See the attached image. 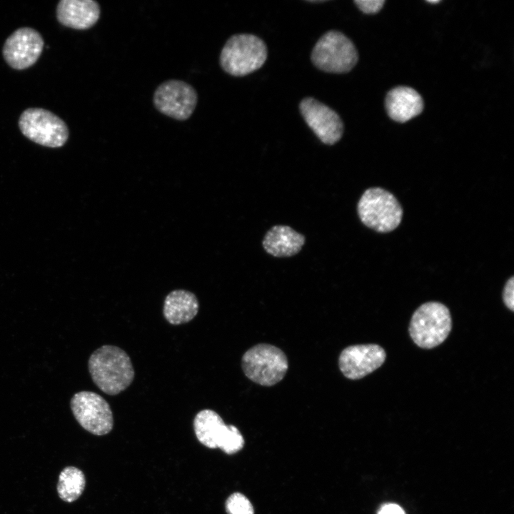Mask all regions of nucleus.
<instances>
[{"label": "nucleus", "instance_id": "f257e3e1", "mask_svg": "<svg viewBox=\"0 0 514 514\" xmlns=\"http://www.w3.org/2000/svg\"><path fill=\"white\" fill-rule=\"evenodd\" d=\"M88 366L95 385L110 395L125 390L134 378L130 357L116 346L104 345L95 350L89 357Z\"/></svg>", "mask_w": 514, "mask_h": 514}, {"label": "nucleus", "instance_id": "f03ea898", "mask_svg": "<svg viewBox=\"0 0 514 514\" xmlns=\"http://www.w3.org/2000/svg\"><path fill=\"white\" fill-rule=\"evenodd\" d=\"M266 59L267 47L262 39L241 34L227 40L220 55V64L226 73L243 76L260 69Z\"/></svg>", "mask_w": 514, "mask_h": 514}, {"label": "nucleus", "instance_id": "7ed1b4c3", "mask_svg": "<svg viewBox=\"0 0 514 514\" xmlns=\"http://www.w3.org/2000/svg\"><path fill=\"white\" fill-rule=\"evenodd\" d=\"M357 210L361 222L380 233L395 229L403 217V209L396 198L378 187L364 191L358 201Z\"/></svg>", "mask_w": 514, "mask_h": 514}, {"label": "nucleus", "instance_id": "20e7f679", "mask_svg": "<svg viewBox=\"0 0 514 514\" xmlns=\"http://www.w3.org/2000/svg\"><path fill=\"white\" fill-rule=\"evenodd\" d=\"M451 328V316L448 308L439 302H427L413 313L409 333L418 346L432 348L447 338Z\"/></svg>", "mask_w": 514, "mask_h": 514}, {"label": "nucleus", "instance_id": "39448f33", "mask_svg": "<svg viewBox=\"0 0 514 514\" xmlns=\"http://www.w3.org/2000/svg\"><path fill=\"white\" fill-rule=\"evenodd\" d=\"M241 368L251 381L263 386H272L284 378L288 362L286 354L279 348L259 343L243 355Z\"/></svg>", "mask_w": 514, "mask_h": 514}, {"label": "nucleus", "instance_id": "423d86ee", "mask_svg": "<svg viewBox=\"0 0 514 514\" xmlns=\"http://www.w3.org/2000/svg\"><path fill=\"white\" fill-rule=\"evenodd\" d=\"M358 54L353 43L343 33L331 30L316 42L311 61L318 69L335 74L347 73L357 64Z\"/></svg>", "mask_w": 514, "mask_h": 514}, {"label": "nucleus", "instance_id": "0eeeda50", "mask_svg": "<svg viewBox=\"0 0 514 514\" xmlns=\"http://www.w3.org/2000/svg\"><path fill=\"white\" fill-rule=\"evenodd\" d=\"M19 127L27 138L49 148L65 144L69 132L66 124L57 115L42 108H29L22 112Z\"/></svg>", "mask_w": 514, "mask_h": 514}, {"label": "nucleus", "instance_id": "6e6552de", "mask_svg": "<svg viewBox=\"0 0 514 514\" xmlns=\"http://www.w3.org/2000/svg\"><path fill=\"white\" fill-rule=\"evenodd\" d=\"M73 415L79 425L88 432L103 435L114 426L111 408L108 402L95 392L83 390L76 393L71 399Z\"/></svg>", "mask_w": 514, "mask_h": 514}, {"label": "nucleus", "instance_id": "1a4fd4ad", "mask_svg": "<svg viewBox=\"0 0 514 514\" xmlns=\"http://www.w3.org/2000/svg\"><path fill=\"white\" fill-rule=\"evenodd\" d=\"M198 95L185 81L168 80L161 84L153 94V104L163 114L174 119H188L195 110Z\"/></svg>", "mask_w": 514, "mask_h": 514}, {"label": "nucleus", "instance_id": "9d476101", "mask_svg": "<svg viewBox=\"0 0 514 514\" xmlns=\"http://www.w3.org/2000/svg\"><path fill=\"white\" fill-rule=\"evenodd\" d=\"M44 46V39L39 31L30 27H21L6 39L2 54L9 66L23 70L37 61Z\"/></svg>", "mask_w": 514, "mask_h": 514}, {"label": "nucleus", "instance_id": "9b49d317", "mask_svg": "<svg viewBox=\"0 0 514 514\" xmlns=\"http://www.w3.org/2000/svg\"><path fill=\"white\" fill-rule=\"evenodd\" d=\"M299 109L308 126L323 143L333 145L341 138L343 124L334 110L311 97L303 99Z\"/></svg>", "mask_w": 514, "mask_h": 514}, {"label": "nucleus", "instance_id": "f8f14e48", "mask_svg": "<svg viewBox=\"0 0 514 514\" xmlns=\"http://www.w3.org/2000/svg\"><path fill=\"white\" fill-rule=\"evenodd\" d=\"M386 357L385 350L377 344L350 346L341 351L338 367L346 378L358 380L381 367Z\"/></svg>", "mask_w": 514, "mask_h": 514}, {"label": "nucleus", "instance_id": "ddd939ff", "mask_svg": "<svg viewBox=\"0 0 514 514\" xmlns=\"http://www.w3.org/2000/svg\"><path fill=\"white\" fill-rule=\"evenodd\" d=\"M101 14L99 4L93 0H61L56 6V19L64 26L85 30L94 26Z\"/></svg>", "mask_w": 514, "mask_h": 514}, {"label": "nucleus", "instance_id": "4468645a", "mask_svg": "<svg viewBox=\"0 0 514 514\" xmlns=\"http://www.w3.org/2000/svg\"><path fill=\"white\" fill-rule=\"evenodd\" d=\"M386 109L390 119L404 123L423 111V101L415 89L407 86H398L388 93Z\"/></svg>", "mask_w": 514, "mask_h": 514}, {"label": "nucleus", "instance_id": "2eb2a0df", "mask_svg": "<svg viewBox=\"0 0 514 514\" xmlns=\"http://www.w3.org/2000/svg\"><path fill=\"white\" fill-rule=\"evenodd\" d=\"M306 241L303 235L285 225L273 226L263 240L265 251L275 257H289L297 254Z\"/></svg>", "mask_w": 514, "mask_h": 514}, {"label": "nucleus", "instance_id": "dca6fc26", "mask_svg": "<svg viewBox=\"0 0 514 514\" xmlns=\"http://www.w3.org/2000/svg\"><path fill=\"white\" fill-rule=\"evenodd\" d=\"M198 301L191 291L178 289L170 292L163 303V313L166 320L172 325H180L191 321L198 313Z\"/></svg>", "mask_w": 514, "mask_h": 514}, {"label": "nucleus", "instance_id": "f3484780", "mask_svg": "<svg viewBox=\"0 0 514 514\" xmlns=\"http://www.w3.org/2000/svg\"><path fill=\"white\" fill-rule=\"evenodd\" d=\"M196 436L198 441L209 448H217L226 425L216 411L204 409L193 420Z\"/></svg>", "mask_w": 514, "mask_h": 514}, {"label": "nucleus", "instance_id": "a211bd4d", "mask_svg": "<svg viewBox=\"0 0 514 514\" xmlns=\"http://www.w3.org/2000/svg\"><path fill=\"white\" fill-rule=\"evenodd\" d=\"M85 485V475L80 469L74 466L66 467L59 476L58 495L65 502H74L82 494Z\"/></svg>", "mask_w": 514, "mask_h": 514}, {"label": "nucleus", "instance_id": "6ab92c4d", "mask_svg": "<svg viewBox=\"0 0 514 514\" xmlns=\"http://www.w3.org/2000/svg\"><path fill=\"white\" fill-rule=\"evenodd\" d=\"M244 445V438L238 429L233 425H226L218 448L228 455L241 450Z\"/></svg>", "mask_w": 514, "mask_h": 514}, {"label": "nucleus", "instance_id": "aec40b11", "mask_svg": "<svg viewBox=\"0 0 514 514\" xmlns=\"http://www.w3.org/2000/svg\"><path fill=\"white\" fill-rule=\"evenodd\" d=\"M227 514H254L252 503L243 494L236 492L228 496L225 503Z\"/></svg>", "mask_w": 514, "mask_h": 514}, {"label": "nucleus", "instance_id": "412c9836", "mask_svg": "<svg viewBox=\"0 0 514 514\" xmlns=\"http://www.w3.org/2000/svg\"><path fill=\"white\" fill-rule=\"evenodd\" d=\"M358 9L365 14H371L378 12L383 6L384 0H356L354 1Z\"/></svg>", "mask_w": 514, "mask_h": 514}, {"label": "nucleus", "instance_id": "4be33fe9", "mask_svg": "<svg viewBox=\"0 0 514 514\" xmlns=\"http://www.w3.org/2000/svg\"><path fill=\"white\" fill-rule=\"evenodd\" d=\"M505 305L511 311H514V278L512 276L506 282L503 293Z\"/></svg>", "mask_w": 514, "mask_h": 514}, {"label": "nucleus", "instance_id": "5701e85b", "mask_svg": "<svg viewBox=\"0 0 514 514\" xmlns=\"http://www.w3.org/2000/svg\"><path fill=\"white\" fill-rule=\"evenodd\" d=\"M378 514H405V512L398 505L390 503L382 507Z\"/></svg>", "mask_w": 514, "mask_h": 514}, {"label": "nucleus", "instance_id": "b1692460", "mask_svg": "<svg viewBox=\"0 0 514 514\" xmlns=\"http://www.w3.org/2000/svg\"><path fill=\"white\" fill-rule=\"evenodd\" d=\"M427 1L429 3H431V4H436V3L439 2V1H435V0L434 1Z\"/></svg>", "mask_w": 514, "mask_h": 514}]
</instances>
